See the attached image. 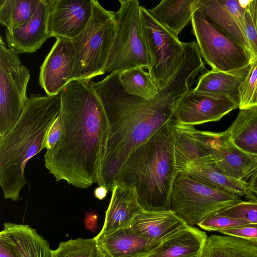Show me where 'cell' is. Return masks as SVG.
<instances>
[{"label": "cell", "instance_id": "cell-15", "mask_svg": "<svg viewBox=\"0 0 257 257\" xmlns=\"http://www.w3.org/2000/svg\"><path fill=\"white\" fill-rule=\"evenodd\" d=\"M92 13V0H55L49 18L50 37L72 40L86 27Z\"/></svg>", "mask_w": 257, "mask_h": 257}, {"label": "cell", "instance_id": "cell-16", "mask_svg": "<svg viewBox=\"0 0 257 257\" xmlns=\"http://www.w3.org/2000/svg\"><path fill=\"white\" fill-rule=\"evenodd\" d=\"M197 8L212 23L250 54L245 34L246 8L241 6L239 0H198Z\"/></svg>", "mask_w": 257, "mask_h": 257}, {"label": "cell", "instance_id": "cell-28", "mask_svg": "<svg viewBox=\"0 0 257 257\" xmlns=\"http://www.w3.org/2000/svg\"><path fill=\"white\" fill-rule=\"evenodd\" d=\"M119 80L128 94L146 99L153 98L158 91L150 74L142 67H137L119 73Z\"/></svg>", "mask_w": 257, "mask_h": 257}, {"label": "cell", "instance_id": "cell-22", "mask_svg": "<svg viewBox=\"0 0 257 257\" xmlns=\"http://www.w3.org/2000/svg\"><path fill=\"white\" fill-rule=\"evenodd\" d=\"M181 172H185L196 179L213 187L254 200L247 182L232 178L215 167L213 163L201 161L190 162Z\"/></svg>", "mask_w": 257, "mask_h": 257}, {"label": "cell", "instance_id": "cell-5", "mask_svg": "<svg viewBox=\"0 0 257 257\" xmlns=\"http://www.w3.org/2000/svg\"><path fill=\"white\" fill-rule=\"evenodd\" d=\"M92 13L84 29L71 41L75 61L69 81L102 75L116 34L114 13L92 0Z\"/></svg>", "mask_w": 257, "mask_h": 257}, {"label": "cell", "instance_id": "cell-31", "mask_svg": "<svg viewBox=\"0 0 257 257\" xmlns=\"http://www.w3.org/2000/svg\"><path fill=\"white\" fill-rule=\"evenodd\" d=\"M247 224L249 223L245 220L221 215L216 212L207 216L197 225L203 230L219 232Z\"/></svg>", "mask_w": 257, "mask_h": 257}, {"label": "cell", "instance_id": "cell-11", "mask_svg": "<svg viewBox=\"0 0 257 257\" xmlns=\"http://www.w3.org/2000/svg\"><path fill=\"white\" fill-rule=\"evenodd\" d=\"M193 133L208 153L210 162L226 175L247 182L257 169V155L235 146L226 131H202L192 127Z\"/></svg>", "mask_w": 257, "mask_h": 257}, {"label": "cell", "instance_id": "cell-18", "mask_svg": "<svg viewBox=\"0 0 257 257\" xmlns=\"http://www.w3.org/2000/svg\"><path fill=\"white\" fill-rule=\"evenodd\" d=\"M188 225L172 210H143L132 221L130 227L137 234L158 243Z\"/></svg>", "mask_w": 257, "mask_h": 257}, {"label": "cell", "instance_id": "cell-3", "mask_svg": "<svg viewBox=\"0 0 257 257\" xmlns=\"http://www.w3.org/2000/svg\"><path fill=\"white\" fill-rule=\"evenodd\" d=\"M59 94L28 97L18 121L0 139V185L5 199L17 201L26 181L28 162L43 149L47 133L58 116Z\"/></svg>", "mask_w": 257, "mask_h": 257}, {"label": "cell", "instance_id": "cell-30", "mask_svg": "<svg viewBox=\"0 0 257 257\" xmlns=\"http://www.w3.org/2000/svg\"><path fill=\"white\" fill-rule=\"evenodd\" d=\"M257 105V57L251 60L248 73L239 87V109Z\"/></svg>", "mask_w": 257, "mask_h": 257}, {"label": "cell", "instance_id": "cell-37", "mask_svg": "<svg viewBox=\"0 0 257 257\" xmlns=\"http://www.w3.org/2000/svg\"><path fill=\"white\" fill-rule=\"evenodd\" d=\"M247 182L249 190L254 197V200H257V169Z\"/></svg>", "mask_w": 257, "mask_h": 257}, {"label": "cell", "instance_id": "cell-2", "mask_svg": "<svg viewBox=\"0 0 257 257\" xmlns=\"http://www.w3.org/2000/svg\"><path fill=\"white\" fill-rule=\"evenodd\" d=\"M91 81L72 80L60 91L61 135L44 156L45 167L57 181L80 189L97 183L110 131Z\"/></svg>", "mask_w": 257, "mask_h": 257}, {"label": "cell", "instance_id": "cell-25", "mask_svg": "<svg viewBox=\"0 0 257 257\" xmlns=\"http://www.w3.org/2000/svg\"><path fill=\"white\" fill-rule=\"evenodd\" d=\"M226 132L235 146L257 155V105L240 109Z\"/></svg>", "mask_w": 257, "mask_h": 257}, {"label": "cell", "instance_id": "cell-7", "mask_svg": "<svg viewBox=\"0 0 257 257\" xmlns=\"http://www.w3.org/2000/svg\"><path fill=\"white\" fill-rule=\"evenodd\" d=\"M241 201L240 197L233 193L180 172L172 187L170 209L187 225L194 226L209 214Z\"/></svg>", "mask_w": 257, "mask_h": 257}, {"label": "cell", "instance_id": "cell-24", "mask_svg": "<svg viewBox=\"0 0 257 257\" xmlns=\"http://www.w3.org/2000/svg\"><path fill=\"white\" fill-rule=\"evenodd\" d=\"M3 229L12 237L21 257H52L49 242L29 225L5 222Z\"/></svg>", "mask_w": 257, "mask_h": 257}, {"label": "cell", "instance_id": "cell-12", "mask_svg": "<svg viewBox=\"0 0 257 257\" xmlns=\"http://www.w3.org/2000/svg\"><path fill=\"white\" fill-rule=\"evenodd\" d=\"M192 89L184 94L176 105L174 119L177 123L194 126L217 121L238 107L239 104L231 100L197 94Z\"/></svg>", "mask_w": 257, "mask_h": 257}, {"label": "cell", "instance_id": "cell-9", "mask_svg": "<svg viewBox=\"0 0 257 257\" xmlns=\"http://www.w3.org/2000/svg\"><path fill=\"white\" fill-rule=\"evenodd\" d=\"M30 74L15 50L0 39V139L20 117L28 98L26 89Z\"/></svg>", "mask_w": 257, "mask_h": 257}, {"label": "cell", "instance_id": "cell-1", "mask_svg": "<svg viewBox=\"0 0 257 257\" xmlns=\"http://www.w3.org/2000/svg\"><path fill=\"white\" fill-rule=\"evenodd\" d=\"M199 68L185 58L156 96L146 99L128 94L113 72L99 82L91 81L100 98L109 125V134L98 186L112 191L115 178L131 154L165 125L175 121L179 99L193 88Z\"/></svg>", "mask_w": 257, "mask_h": 257}, {"label": "cell", "instance_id": "cell-38", "mask_svg": "<svg viewBox=\"0 0 257 257\" xmlns=\"http://www.w3.org/2000/svg\"><path fill=\"white\" fill-rule=\"evenodd\" d=\"M108 190L104 186H98L94 190V195L99 200H102L106 196Z\"/></svg>", "mask_w": 257, "mask_h": 257}, {"label": "cell", "instance_id": "cell-27", "mask_svg": "<svg viewBox=\"0 0 257 257\" xmlns=\"http://www.w3.org/2000/svg\"><path fill=\"white\" fill-rule=\"evenodd\" d=\"M40 0H1L0 23L6 31L28 22L34 15Z\"/></svg>", "mask_w": 257, "mask_h": 257}, {"label": "cell", "instance_id": "cell-21", "mask_svg": "<svg viewBox=\"0 0 257 257\" xmlns=\"http://www.w3.org/2000/svg\"><path fill=\"white\" fill-rule=\"evenodd\" d=\"M248 71L229 73L207 70L198 76L192 91L199 95L228 99L239 104V87Z\"/></svg>", "mask_w": 257, "mask_h": 257}, {"label": "cell", "instance_id": "cell-35", "mask_svg": "<svg viewBox=\"0 0 257 257\" xmlns=\"http://www.w3.org/2000/svg\"><path fill=\"white\" fill-rule=\"evenodd\" d=\"M61 135V122L59 115L50 127L43 144V148L47 151L52 150L58 142Z\"/></svg>", "mask_w": 257, "mask_h": 257}, {"label": "cell", "instance_id": "cell-33", "mask_svg": "<svg viewBox=\"0 0 257 257\" xmlns=\"http://www.w3.org/2000/svg\"><path fill=\"white\" fill-rule=\"evenodd\" d=\"M219 232L226 235L242 238L257 246V224L249 223L242 226L222 230Z\"/></svg>", "mask_w": 257, "mask_h": 257}, {"label": "cell", "instance_id": "cell-20", "mask_svg": "<svg viewBox=\"0 0 257 257\" xmlns=\"http://www.w3.org/2000/svg\"><path fill=\"white\" fill-rule=\"evenodd\" d=\"M97 245L106 257H144L160 243L141 237L130 227L104 236H95Z\"/></svg>", "mask_w": 257, "mask_h": 257}, {"label": "cell", "instance_id": "cell-17", "mask_svg": "<svg viewBox=\"0 0 257 257\" xmlns=\"http://www.w3.org/2000/svg\"><path fill=\"white\" fill-rule=\"evenodd\" d=\"M111 192L104 223L98 236H106L130 227L134 218L144 210L135 188L115 184Z\"/></svg>", "mask_w": 257, "mask_h": 257}, {"label": "cell", "instance_id": "cell-29", "mask_svg": "<svg viewBox=\"0 0 257 257\" xmlns=\"http://www.w3.org/2000/svg\"><path fill=\"white\" fill-rule=\"evenodd\" d=\"M52 257H106L98 247L96 238H77L60 242L52 250Z\"/></svg>", "mask_w": 257, "mask_h": 257}, {"label": "cell", "instance_id": "cell-19", "mask_svg": "<svg viewBox=\"0 0 257 257\" xmlns=\"http://www.w3.org/2000/svg\"><path fill=\"white\" fill-rule=\"evenodd\" d=\"M208 236L187 226L161 242L144 257H201Z\"/></svg>", "mask_w": 257, "mask_h": 257}, {"label": "cell", "instance_id": "cell-36", "mask_svg": "<svg viewBox=\"0 0 257 257\" xmlns=\"http://www.w3.org/2000/svg\"><path fill=\"white\" fill-rule=\"evenodd\" d=\"M257 33V0L249 1L246 7Z\"/></svg>", "mask_w": 257, "mask_h": 257}, {"label": "cell", "instance_id": "cell-32", "mask_svg": "<svg viewBox=\"0 0 257 257\" xmlns=\"http://www.w3.org/2000/svg\"><path fill=\"white\" fill-rule=\"evenodd\" d=\"M217 212L245 220L250 224H257V200L241 201Z\"/></svg>", "mask_w": 257, "mask_h": 257}, {"label": "cell", "instance_id": "cell-23", "mask_svg": "<svg viewBox=\"0 0 257 257\" xmlns=\"http://www.w3.org/2000/svg\"><path fill=\"white\" fill-rule=\"evenodd\" d=\"M198 0H163L148 10L152 17L175 37L191 21Z\"/></svg>", "mask_w": 257, "mask_h": 257}, {"label": "cell", "instance_id": "cell-6", "mask_svg": "<svg viewBox=\"0 0 257 257\" xmlns=\"http://www.w3.org/2000/svg\"><path fill=\"white\" fill-rule=\"evenodd\" d=\"M114 13L116 34L105 72H123L137 67L149 69L151 60L144 37L137 0H119Z\"/></svg>", "mask_w": 257, "mask_h": 257}, {"label": "cell", "instance_id": "cell-8", "mask_svg": "<svg viewBox=\"0 0 257 257\" xmlns=\"http://www.w3.org/2000/svg\"><path fill=\"white\" fill-rule=\"evenodd\" d=\"M191 21L200 54L212 70L238 73L248 69L252 60L249 52L212 23L199 9L194 12Z\"/></svg>", "mask_w": 257, "mask_h": 257}, {"label": "cell", "instance_id": "cell-14", "mask_svg": "<svg viewBox=\"0 0 257 257\" xmlns=\"http://www.w3.org/2000/svg\"><path fill=\"white\" fill-rule=\"evenodd\" d=\"M55 0H40L32 18L24 24L6 31L5 41L9 48L19 53H32L40 48L50 37V15Z\"/></svg>", "mask_w": 257, "mask_h": 257}, {"label": "cell", "instance_id": "cell-34", "mask_svg": "<svg viewBox=\"0 0 257 257\" xmlns=\"http://www.w3.org/2000/svg\"><path fill=\"white\" fill-rule=\"evenodd\" d=\"M0 257H21L12 237L3 229L0 232Z\"/></svg>", "mask_w": 257, "mask_h": 257}, {"label": "cell", "instance_id": "cell-39", "mask_svg": "<svg viewBox=\"0 0 257 257\" xmlns=\"http://www.w3.org/2000/svg\"><path fill=\"white\" fill-rule=\"evenodd\" d=\"M201 257H209L208 255V254L205 248V246L204 247Z\"/></svg>", "mask_w": 257, "mask_h": 257}, {"label": "cell", "instance_id": "cell-13", "mask_svg": "<svg viewBox=\"0 0 257 257\" xmlns=\"http://www.w3.org/2000/svg\"><path fill=\"white\" fill-rule=\"evenodd\" d=\"M75 61L72 41L56 38L40 68L39 83L47 95L59 94L68 83Z\"/></svg>", "mask_w": 257, "mask_h": 257}, {"label": "cell", "instance_id": "cell-10", "mask_svg": "<svg viewBox=\"0 0 257 257\" xmlns=\"http://www.w3.org/2000/svg\"><path fill=\"white\" fill-rule=\"evenodd\" d=\"M142 27L151 60L149 73L160 90L179 67L184 43L158 23L148 10L140 7Z\"/></svg>", "mask_w": 257, "mask_h": 257}, {"label": "cell", "instance_id": "cell-26", "mask_svg": "<svg viewBox=\"0 0 257 257\" xmlns=\"http://www.w3.org/2000/svg\"><path fill=\"white\" fill-rule=\"evenodd\" d=\"M205 248L209 257H257L256 246L230 235H211Z\"/></svg>", "mask_w": 257, "mask_h": 257}, {"label": "cell", "instance_id": "cell-4", "mask_svg": "<svg viewBox=\"0 0 257 257\" xmlns=\"http://www.w3.org/2000/svg\"><path fill=\"white\" fill-rule=\"evenodd\" d=\"M167 124L136 149L120 169L114 185L136 189L144 210H170L172 187L178 174L173 125Z\"/></svg>", "mask_w": 257, "mask_h": 257}]
</instances>
